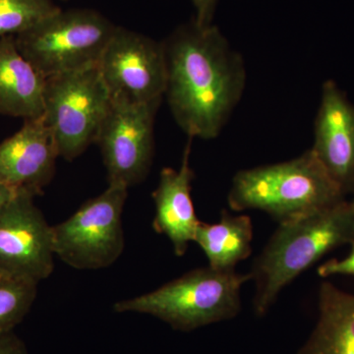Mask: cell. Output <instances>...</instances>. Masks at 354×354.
<instances>
[{
	"label": "cell",
	"mask_w": 354,
	"mask_h": 354,
	"mask_svg": "<svg viewBox=\"0 0 354 354\" xmlns=\"http://www.w3.org/2000/svg\"><path fill=\"white\" fill-rule=\"evenodd\" d=\"M160 104L111 99L95 140L109 184L129 188L148 176L153 157V124Z\"/></svg>",
	"instance_id": "obj_8"
},
{
	"label": "cell",
	"mask_w": 354,
	"mask_h": 354,
	"mask_svg": "<svg viewBox=\"0 0 354 354\" xmlns=\"http://www.w3.org/2000/svg\"><path fill=\"white\" fill-rule=\"evenodd\" d=\"M250 274L199 268L158 290L114 304L116 313L148 314L174 329H198L234 318L241 309V288Z\"/></svg>",
	"instance_id": "obj_4"
},
{
	"label": "cell",
	"mask_w": 354,
	"mask_h": 354,
	"mask_svg": "<svg viewBox=\"0 0 354 354\" xmlns=\"http://www.w3.org/2000/svg\"><path fill=\"white\" fill-rule=\"evenodd\" d=\"M164 44L165 95L177 124L189 138H216L241 101L243 59L216 26H180Z\"/></svg>",
	"instance_id": "obj_1"
},
{
	"label": "cell",
	"mask_w": 354,
	"mask_h": 354,
	"mask_svg": "<svg viewBox=\"0 0 354 354\" xmlns=\"http://www.w3.org/2000/svg\"><path fill=\"white\" fill-rule=\"evenodd\" d=\"M116 27L93 9L60 8L15 41L21 55L46 79L97 66Z\"/></svg>",
	"instance_id": "obj_5"
},
{
	"label": "cell",
	"mask_w": 354,
	"mask_h": 354,
	"mask_svg": "<svg viewBox=\"0 0 354 354\" xmlns=\"http://www.w3.org/2000/svg\"><path fill=\"white\" fill-rule=\"evenodd\" d=\"M196 10L195 21L200 25H211L218 0H191Z\"/></svg>",
	"instance_id": "obj_21"
},
{
	"label": "cell",
	"mask_w": 354,
	"mask_h": 354,
	"mask_svg": "<svg viewBox=\"0 0 354 354\" xmlns=\"http://www.w3.org/2000/svg\"><path fill=\"white\" fill-rule=\"evenodd\" d=\"M314 153L344 195L354 191V106L333 81L324 84Z\"/></svg>",
	"instance_id": "obj_12"
},
{
	"label": "cell",
	"mask_w": 354,
	"mask_h": 354,
	"mask_svg": "<svg viewBox=\"0 0 354 354\" xmlns=\"http://www.w3.org/2000/svg\"><path fill=\"white\" fill-rule=\"evenodd\" d=\"M0 354H29L26 344L14 330L0 335Z\"/></svg>",
	"instance_id": "obj_20"
},
{
	"label": "cell",
	"mask_w": 354,
	"mask_h": 354,
	"mask_svg": "<svg viewBox=\"0 0 354 354\" xmlns=\"http://www.w3.org/2000/svg\"><path fill=\"white\" fill-rule=\"evenodd\" d=\"M97 67L111 99L162 102L167 83L162 43L118 26Z\"/></svg>",
	"instance_id": "obj_9"
},
{
	"label": "cell",
	"mask_w": 354,
	"mask_h": 354,
	"mask_svg": "<svg viewBox=\"0 0 354 354\" xmlns=\"http://www.w3.org/2000/svg\"><path fill=\"white\" fill-rule=\"evenodd\" d=\"M16 194V191L11 189L8 186L0 184V209L6 206L7 203L12 199L14 195Z\"/></svg>",
	"instance_id": "obj_22"
},
{
	"label": "cell",
	"mask_w": 354,
	"mask_h": 354,
	"mask_svg": "<svg viewBox=\"0 0 354 354\" xmlns=\"http://www.w3.org/2000/svg\"><path fill=\"white\" fill-rule=\"evenodd\" d=\"M38 286L0 274V335L14 330L24 320L36 299Z\"/></svg>",
	"instance_id": "obj_17"
},
{
	"label": "cell",
	"mask_w": 354,
	"mask_h": 354,
	"mask_svg": "<svg viewBox=\"0 0 354 354\" xmlns=\"http://www.w3.org/2000/svg\"><path fill=\"white\" fill-rule=\"evenodd\" d=\"M59 9L50 0H0V38L17 36Z\"/></svg>",
	"instance_id": "obj_18"
},
{
	"label": "cell",
	"mask_w": 354,
	"mask_h": 354,
	"mask_svg": "<svg viewBox=\"0 0 354 354\" xmlns=\"http://www.w3.org/2000/svg\"><path fill=\"white\" fill-rule=\"evenodd\" d=\"M44 84L21 55L15 36L0 38V113L24 120L43 116Z\"/></svg>",
	"instance_id": "obj_14"
},
{
	"label": "cell",
	"mask_w": 354,
	"mask_h": 354,
	"mask_svg": "<svg viewBox=\"0 0 354 354\" xmlns=\"http://www.w3.org/2000/svg\"><path fill=\"white\" fill-rule=\"evenodd\" d=\"M51 225L34 195L16 192L0 209V274L39 285L55 268Z\"/></svg>",
	"instance_id": "obj_10"
},
{
	"label": "cell",
	"mask_w": 354,
	"mask_h": 354,
	"mask_svg": "<svg viewBox=\"0 0 354 354\" xmlns=\"http://www.w3.org/2000/svg\"><path fill=\"white\" fill-rule=\"evenodd\" d=\"M191 141L184 151L180 169L164 167L153 193L156 214L153 230L171 241L176 255L183 256L194 242L200 221L191 198V183L194 171L190 167Z\"/></svg>",
	"instance_id": "obj_13"
},
{
	"label": "cell",
	"mask_w": 354,
	"mask_h": 354,
	"mask_svg": "<svg viewBox=\"0 0 354 354\" xmlns=\"http://www.w3.org/2000/svg\"><path fill=\"white\" fill-rule=\"evenodd\" d=\"M298 354H354L353 295L321 285L318 322Z\"/></svg>",
	"instance_id": "obj_15"
},
{
	"label": "cell",
	"mask_w": 354,
	"mask_h": 354,
	"mask_svg": "<svg viewBox=\"0 0 354 354\" xmlns=\"http://www.w3.org/2000/svg\"><path fill=\"white\" fill-rule=\"evenodd\" d=\"M354 242V200L279 223L249 272L255 281L258 316L271 308L279 292L326 254Z\"/></svg>",
	"instance_id": "obj_2"
},
{
	"label": "cell",
	"mask_w": 354,
	"mask_h": 354,
	"mask_svg": "<svg viewBox=\"0 0 354 354\" xmlns=\"http://www.w3.org/2000/svg\"><path fill=\"white\" fill-rule=\"evenodd\" d=\"M58 157L43 116L25 120L19 131L0 143V184L38 196L53 180Z\"/></svg>",
	"instance_id": "obj_11"
},
{
	"label": "cell",
	"mask_w": 354,
	"mask_h": 354,
	"mask_svg": "<svg viewBox=\"0 0 354 354\" xmlns=\"http://www.w3.org/2000/svg\"><path fill=\"white\" fill-rule=\"evenodd\" d=\"M252 221L246 215L232 216L221 212L220 221H200L194 242L201 247L209 266L221 271H232L252 252Z\"/></svg>",
	"instance_id": "obj_16"
},
{
	"label": "cell",
	"mask_w": 354,
	"mask_h": 354,
	"mask_svg": "<svg viewBox=\"0 0 354 354\" xmlns=\"http://www.w3.org/2000/svg\"><path fill=\"white\" fill-rule=\"evenodd\" d=\"M128 188L109 184L66 221L51 227L55 255L77 270L104 269L124 250L123 209Z\"/></svg>",
	"instance_id": "obj_7"
},
{
	"label": "cell",
	"mask_w": 354,
	"mask_h": 354,
	"mask_svg": "<svg viewBox=\"0 0 354 354\" xmlns=\"http://www.w3.org/2000/svg\"><path fill=\"white\" fill-rule=\"evenodd\" d=\"M111 102L97 65L46 79L43 118L59 157L75 160L95 143Z\"/></svg>",
	"instance_id": "obj_6"
},
{
	"label": "cell",
	"mask_w": 354,
	"mask_h": 354,
	"mask_svg": "<svg viewBox=\"0 0 354 354\" xmlns=\"http://www.w3.org/2000/svg\"><path fill=\"white\" fill-rule=\"evenodd\" d=\"M351 253L342 260L333 259L321 265L318 269L319 276L327 278L330 276L354 277V242L351 243Z\"/></svg>",
	"instance_id": "obj_19"
},
{
	"label": "cell",
	"mask_w": 354,
	"mask_h": 354,
	"mask_svg": "<svg viewBox=\"0 0 354 354\" xmlns=\"http://www.w3.org/2000/svg\"><path fill=\"white\" fill-rule=\"evenodd\" d=\"M344 197L309 150L288 162L237 172L227 201L232 211L260 209L283 223L330 208Z\"/></svg>",
	"instance_id": "obj_3"
}]
</instances>
